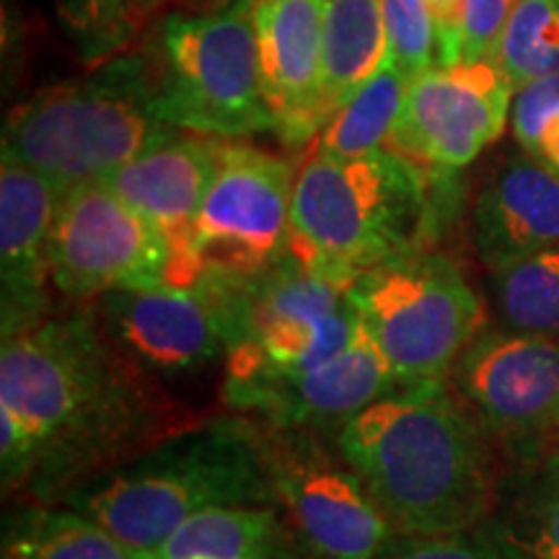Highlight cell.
<instances>
[{
    "label": "cell",
    "instance_id": "cell-26",
    "mask_svg": "<svg viewBox=\"0 0 559 559\" xmlns=\"http://www.w3.org/2000/svg\"><path fill=\"white\" fill-rule=\"evenodd\" d=\"M492 60L515 91L559 73V0H519Z\"/></svg>",
    "mask_w": 559,
    "mask_h": 559
},
{
    "label": "cell",
    "instance_id": "cell-23",
    "mask_svg": "<svg viewBox=\"0 0 559 559\" xmlns=\"http://www.w3.org/2000/svg\"><path fill=\"white\" fill-rule=\"evenodd\" d=\"M0 559H151L66 502H34L5 515Z\"/></svg>",
    "mask_w": 559,
    "mask_h": 559
},
{
    "label": "cell",
    "instance_id": "cell-2",
    "mask_svg": "<svg viewBox=\"0 0 559 559\" xmlns=\"http://www.w3.org/2000/svg\"><path fill=\"white\" fill-rule=\"evenodd\" d=\"M332 440L396 534L479 528L498 500L492 440L445 381L391 391Z\"/></svg>",
    "mask_w": 559,
    "mask_h": 559
},
{
    "label": "cell",
    "instance_id": "cell-8",
    "mask_svg": "<svg viewBox=\"0 0 559 559\" xmlns=\"http://www.w3.org/2000/svg\"><path fill=\"white\" fill-rule=\"evenodd\" d=\"M226 277L239 332L226 376L311 368L362 332L349 285L321 275L293 251L254 275Z\"/></svg>",
    "mask_w": 559,
    "mask_h": 559
},
{
    "label": "cell",
    "instance_id": "cell-34",
    "mask_svg": "<svg viewBox=\"0 0 559 559\" xmlns=\"http://www.w3.org/2000/svg\"><path fill=\"white\" fill-rule=\"evenodd\" d=\"M557 449H559V440H557Z\"/></svg>",
    "mask_w": 559,
    "mask_h": 559
},
{
    "label": "cell",
    "instance_id": "cell-12",
    "mask_svg": "<svg viewBox=\"0 0 559 559\" xmlns=\"http://www.w3.org/2000/svg\"><path fill=\"white\" fill-rule=\"evenodd\" d=\"M52 285L73 300L169 283L171 243L104 181L60 194L50 243Z\"/></svg>",
    "mask_w": 559,
    "mask_h": 559
},
{
    "label": "cell",
    "instance_id": "cell-18",
    "mask_svg": "<svg viewBox=\"0 0 559 559\" xmlns=\"http://www.w3.org/2000/svg\"><path fill=\"white\" fill-rule=\"evenodd\" d=\"M221 145V138L174 132L104 179V185L166 236L171 243V270L185 260L190 247L194 221L218 166Z\"/></svg>",
    "mask_w": 559,
    "mask_h": 559
},
{
    "label": "cell",
    "instance_id": "cell-14",
    "mask_svg": "<svg viewBox=\"0 0 559 559\" xmlns=\"http://www.w3.org/2000/svg\"><path fill=\"white\" fill-rule=\"evenodd\" d=\"M513 91L492 58L432 66L409 81L386 148L451 177L502 135Z\"/></svg>",
    "mask_w": 559,
    "mask_h": 559
},
{
    "label": "cell",
    "instance_id": "cell-24",
    "mask_svg": "<svg viewBox=\"0 0 559 559\" xmlns=\"http://www.w3.org/2000/svg\"><path fill=\"white\" fill-rule=\"evenodd\" d=\"M407 88V75L386 60V66L366 86H360L334 111L332 120L317 135L313 151L337 158H358L386 148L400 120Z\"/></svg>",
    "mask_w": 559,
    "mask_h": 559
},
{
    "label": "cell",
    "instance_id": "cell-20",
    "mask_svg": "<svg viewBox=\"0 0 559 559\" xmlns=\"http://www.w3.org/2000/svg\"><path fill=\"white\" fill-rule=\"evenodd\" d=\"M479 528L502 559H559V449L519 461L500 477L498 500Z\"/></svg>",
    "mask_w": 559,
    "mask_h": 559
},
{
    "label": "cell",
    "instance_id": "cell-33",
    "mask_svg": "<svg viewBox=\"0 0 559 559\" xmlns=\"http://www.w3.org/2000/svg\"><path fill=\"white\" fill-rule=\"evenodd\" d=\"M557 440H559V430H557ZM557 440H555V443H557Z\"/></svg>",
    "mask_w": 559,
    "mask_h": 559
},
{
    "label": "cell",
    "instance_id": "cell-10",
    "mask_svg": "<svg viewBox=\"0 0 559 559\" xmlns=\"http://www.w3.org/2000/svg\"><path fill=\"white\" fill-rule=\"evenodd\" d=\"M264 428V425H262ZM267 430L277 506L311 559H376L396 531L366 481L319 432Z\"/></svg>",
    "mask_w": 559,
    "mask_h": 559
},
{
    "label": "cell",
    "instance_id": "cell-1",
    "mask_svg": "<svg viewBox=\"0 0 559 559\" xmlns=\"http://www.w3.org/2000/svg\"><path fill=\"white\" fill-rule=\"evenodd\" d=\"M94 304L3 337L0 404L26 423L39 461L26 489L58 502L91 474L148 445L158 409Z\"/></svg>",
    "mask_w": 559,
    "mask_h": 559
},
{
    "label": "cell",
    "instance_id": "cell-9",
    "mask_svg": "<svg viewBox=\"0 0 559 559\" xmlns=\"http://www.w3.org/2000/svg\"><path fill=\"white\" fill-rule=\"evenodd\" d=\"M296 174L285 158L223 140L221 158L171 285L202 275H254L290 251Z\"/></svg>",
    "mask_w": 559,
    "mask_h": 559
},
{
    "label": "cell",
    "instance_id": "cell-32",
    "mask_svg": "<svg viewBox=\"0 0 559 559\" xmlns=\"http://www.w3.org/2000/svg\"><path fill=\"white\" fill-rule=\"evenodd\" d=\"M438 32V66L461 60V5L464 0H430Z\"/></svg>",
    "mask_w": 559,
    "mask_h": 559
},
{
    "label": "cell",
    "instance_id": "cell-6",
    "mask_svg": "<svg viewBox=\"0 0 559 559\" xmlns=\"http://www.w3.org/2000/svg\"><path fill=\"white\" fill-rule=\"evenodd\" d=\"M151 73L158 117L171 128L221 140L275 132L251 0L205 16L166 19Z\"/></svg>",
    "mask_w": 559,
    "mask_h": 559
},
{
    "label": "cell",
    "instance_id": "cell-25",
    "mask_svg": "<svg viewBox=\"0 0 559 559\" xmlns=\"http://www.w3.org/2000/svg\"><path fill=\"white\" fill-rule=\"evenodd\" d=\"M489 296L502 330L559 340V249L492 270Z\"/></svg>",
    "mask_w": 559,
    "mask_h": 559
},
{
    "label": "cell",
    "instance_id": "cell-19",
    "mask_svg": "<svg viewBox=\"0 0 559 559\" xmlns=\"http://www.w3.org/2000/svg\"><path fill=\"white\" fill-rule=\"evenodd\" d=\"M474 243L492 272L559 247V177L531 156H510L481 187Z\"/></svg>",
    "mask_w": 559,
    "mask_h": 559
},
{
    "label": "cell",
    "instance_id": "cell-3",
    "mask_svg": "<svg viewBox=\"0 0 559 559\" xmlns=\"http://www.w3.org/2000/svg\"><path fill=\"white\" fill-rule=\"evenodd\" d=\"M58 502L153 555L205 510L277 506L267 430L247 415L190 425L91 474Z\"/></svg>",
    "mask_w": 559,
    "mask_h": 559
},
{
    "label": "cell",
    "instance_id": "cell-27",
    "mask_svg": "<svg viewBox=\"0 0 559 559\" xmlns=\"http://www.w3.org/2000/svg\"><path fill=\"white\" fill-rule=\"evenodd\" d=\"M60 5L81 52L102 60L132 37L153 0H60Z\"/></svg>",
    "mask_w": 559,
    "mask_h": 559
},
{
    "label": "cell",
    "instance_id": "cell-30",
    "mask_svg": "<svg viewBox=\"0 0 559 559\" xmlns=\"http://www.w3.org/2000/svg\"><path fill=\"white\" fill-rule=\"evenodd\" d=\"M376 559H502L481 528L449 534H396Z\"/></svg>",
    "mask_w": 559,
    "mask_h": 559
},
{
    "label": "cell",
    "instance_id": "cell-17",
    "mask_svg": "<svg viewBox=\"0 0 559 559\" xmlns=\"http://www.w3.org/2000/svg\"><path fill=\"white\" fill-rule=\"evenodd\" d=\"M257 52L275 135L306 145L324 130L321 107V39L324 0H251Z\"/></svg>",
    "mask_w": 559,
    "mask_h": 559
},
{
    "label": "cell",
    "instance_id": "cell-13",
    "mask_svg": "<svg viewBox=\"0 0 559 559\" xmlns=\"http://www.w3.org/2000/svg\"><path fill=\"white\" fill-rule=\"evenodd\" d=\"M94 309L117 349L151 376L200 373L236 345L234 300L221 275H202L192 285L109 290Z\"/></svg>",
    "mask_w": 559,
    "mask_h": 559
},
{
    "label": "cell",
    "instance_id": "cell-31",
    "mask_svg": "<svg viewBox=\"0 0 559 559\" xmlns=\"http://www.w3.org/2000/svg\"><path fill=\"white\" fill-rule=\"evenodd\" d=\"M519 0H464L461 5V60L492 58Z\"/></svg>",
    "mask_w": 559,
    "mask_h": 559
},
{
    "label": "cell",
    "instance_id": "cell-15",
    "mask_svg": "<svg viewBox=\"0 0 559 559\" xmlns=\"http://www.w3.org/2000/svg\"><path fill=\"white\" fill-rule=\"evenodd\" d=\"M402 389L366 332L324 362L300 370L226 376L223 402L270 430L330 432L370 402Z\"/></svg>",
    "mask_w": 559,
    "mask_h": 559
},
{
    "label": "cell",
    "instance_id": "cell-4",
    "mask_svg": "<svg viewBox=\"0 0 559 559\" xmlns=\"http://www.w3.org/2000/svg\"><path fill=\"white\" fill-rule=\"evenodd\" d=\"M443 179L391 148L358 158L313 151L296 174L290 251L347 285L379 264L428 251L443 218L436 187Z\"/></svg>",
    "mask_w": 559,
    "mask_h": 559
},
{
    "label": "cell",
    "instance_id": "cell-28",
    "mask_svg": "<svg viewBox=\"0 0 559 559\" xmlns=\"http://www.w3.org/2000/svg\"><path fill=\"white\" fill-rule=\"evenodd\" d=\"M389 62L409 81L438 66V32L430 0H379Z\"/></svg>",
    "mask_w": 559,
    "mask_h": 559
},
{
    "label": "cell",
    "instance_id": "cell-21",
    "mask_svg": "<svg viewBox=\"0 0 559 559\" xmlns=\"http://www.w3.org/2000/svg\"><path fill=\"white\" fill-rule=\"evenodd\" d=\"M296 549L277 506H236L181 523L151 559H296Z\"/></svg>",
    "mask_w": 559,
    "mask_h": 559
},
{
    "label": "cell",
    "instance_id": "cell-16",
    "mask_svg": "<svg viewBox=\"0 0 559 559\" xmlns=\"http://www.w3.org/2000/svg\"><path fill=\"white\" fill-rule=\"evenodd\" d=\"M60 190L39 171L3 156L0 164V334L50 317V243Z\"/></svg>",
    "mask_w": 559,
    "mask_h": 559
},
{
    "label": "cell",
    "instance_id": "cell-11",
    "mask_svg": "<svg viewBox=\"0 0 559 559\" xmlns=\"http://www.w3.org/2000/svg\"><path fill=\"white\" fill-rule=\"evenodd\" d=\"M451 389L495 449L519 464L559 430V340L481 330L453 366Z\"/></svg>",
    "mask_w": 559,
    "mask_h": 559
},
{
    "label": "cell",
    "instance_id": "cell-5",
    "mask_svg": "<svg viewBox=\"0 0 559 559\" xmlns=\"http://www.w3.org/2000/svg\"><path fill=\"white\" fill-rule=\"evenodd\" d=\"M179 132L158 117L153 73L117 60L75 83L19 104L3 130V156L50 179L60 192L104 181L140 153Z\"/></svg>",
    "mask_w": 559,
    "mask_h": 559
},
{
    "label": "cell",
    "instance_id": "cell-29",
    "mask_svg": "<svg viewBox=\"0 0 559 559\" xmlns=\"http://www.w3.org/2000/svg\"><path fill=\"white\" fill-rule=\"evenodd\" d=\"M510 115L523 153L559 177V73L519 88Z\"/></svg>",
    "mask_w": 559,
    "mask_h": 559
},
{
    "label": "cell",
    "instance_id": "cell-22",
    "mask_svg": "<svg viewBox=\"0 0 559 559\" xmlns=\"http://www.w3.org/2000/svg\"><path fill=\"white\" fill-rule=\"evenodd\" d=\"M389 60L379 0H324L321 107L326 122Z\"/></svg>",
    "mask_w": 559,
    "mask_h": 559
},
{
    "label": "cell",
    "instance_id": "cell-7",
    "mask_svg": "<svg viewBox=\"0 0 559 559\" xmlns=\"http://www.w3.org/2000/svg\"><path fill=\"white\" fill-rule=\"evenodd\" d=\"M349 300L400 386L449 381L485 330V306L469 280L432 249L362 272L349 283Z\"/></svg>",
    "mask_w": 559,
    "mask_h": 559
}]
</instances>
